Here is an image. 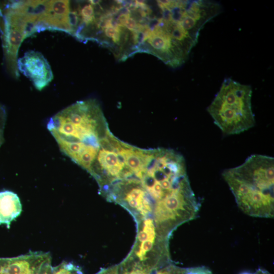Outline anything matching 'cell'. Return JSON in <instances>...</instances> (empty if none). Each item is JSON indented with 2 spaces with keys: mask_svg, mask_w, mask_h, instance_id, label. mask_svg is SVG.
<instances>
[{
  "mask_svg": "<svg viewBox=\"0 0 274 274\" xmlns=\"http://www.w3.org/2000/svg\"><path fill=\"white\" fill-rule=\"evenodd\" d=\"M17 66L19 72L30 79L38 90L48 86L53 79L50 65L40 52H26L18 59Z\"/></svg>",
  "mask_w": 274,
  "mask_h": 274,
  "instance_id": "5",
  "label": "cell"
},
{
  "mask_svg": "<svg viewBox=\"0 0 274 274\" xmlns=\"http://www.w3.org/2000/svg\"><path fill=\"white\" fill-rule=\"evenodd\" d=\"M41 274H82L79 268L71 263L63 262L56 267L49 266Z\"/></svg>",
  "mask_w": 274,
  "mask_h": 274,
  "instance_id": "7",
  "label": "cell"
},
{
  "mask_svg": "<svg viewBox=\"0 0 274 274\" xmlns=\"http://www.w3.org/2000/svg\"><path fill=\"white\" fill-rule=\"evenodd\" d=\"M51 255L42 252L0 258V274H41L51 265Z\"/></svg>",
  "mask_w": 274,
  "mask_h": 274,
  "instance_id": "4",
  "label": "cell"
},
{
  "mask_svg": "<svg viewBox=\"0 0 274 274\" xmlns=\"http://www.w3.org/2000/svg\"><path fill=\"white\" fill-rule=\"evenodd\" d=\"M21 211L22 205L16 193L8 190L0 192V225L5 224L9 228Z\"/></svg>",
  "mask_w": 274,
  "mask_h": 274,
  "instance_id": "6",
  "label": "cell"
},
{
  "mask_svg": "<svg viewBox=\"0 0 274 274\" xmlns=\"http://www.w3.org/2000/svg\"><path fill=\"white\" fill-rule=\"evenodd\" d=\"M251 86L226 78L208 107L214 123L226 135L237 134L255 124Z\"/></svg>",
  "mask_w": 274,
  "mask_h": 274,
  "instance_id": "2",
  "label": "cell"
},
{
  "mask_svg": "<svg viewBox=\"0 0 274 274\" xmlns=\"http://www.w3.org/2000/svg\"><path fill=\"white\" fill-rule=\"evenodd\" d=\"M156 274H165L162 269L160 270L159 271H158Z\"/></svg>",
  "mask_w": 274,
  "mask_h": 274,
  "instance_id": "11",
  "label": "cell"
},
{
  "mask_svg": "<svg viewBox=\"0 0 274 274\" xmlns=\"http://www.w3.org/2000/svg\"><path fill=\"white\" fill-rule=\"evenodd\" d=\"M6 120V112L5 108L0 105V147L4 141V130Z\"/></svg>",
  "mask_w": 274,
  "mask_h": 274,
  "instance_id": "8",
  "label": "cell"
},
{
  "mask_svg": "<svg viewBox=\"0 0 274 274\" xmlns=\"http://www.w3.org/2000/svg\"><path fill=\"white\" fill-rule=\"evenodd\" d=\"M0 32L6 70L18 79V53L24 39L32 35L30 22L20 1L0 2Z\"/></svg>",
  "mask_w": 274,
  "mask_h": 274,
  "instance_id": "3",
  "label": "cell"
},
{
  "mask_svg": "<svg viewBox=\"0 0 274 274\" xmlns=\"http://www.w3.org/2000/svg\"><path fill=\"white\" fill-rule=\"evenodd\" d=\"M241 274H271V273L264 269L259 268L257 269L254 272H244L241 273Z\"/></svg>",
  "mask_w": 274,
  "mask_h": 274,
  "instance_id": "10",
  "label": "cell"
},
{
  "mask_svg": "<svg viewBox=\"0 0 274 274\" xmlns=\"http://www.w3.org/2000/svg\"><path fill=\"white\" fill-rule=\"evenodd\" d=\"M124 26L126 27L130 31H133L137 30L138 24L133 18L129 17L125 21Z\"/></svg>",
  "mask_w": 274,
  "mask_h": 274,
  "instance_id": "9",
  "label": "cell"
},
{
  "mask_svg": "<svg viewBox=\"0 0 274 274\" xmlns=\"http://www.w3.org/2000/svg\"><path fill=\"white\" fill-rule=\"evenodd\" d=\"M222 177L245 214L254 217H273V157L252 155L241 165L224 170Z\"/></svg>",
  "mask_w": 274,
  "mask_h": 274,
  "instance_id": "1",
  "label": "cell"
}]
</instances>
